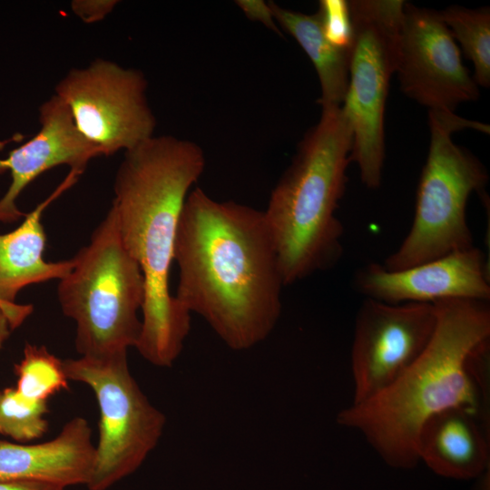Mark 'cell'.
Listing matches in <instances>:
<instances>
[{"label": "cell", "instance_id": "1", "mask_svg": "<svg viewBox=\"0 0 490 490\" xmlns=\"http://www.w3.org/2000/svg\"><path fill=\"white\" fill-rule=\"evenodd\" d=\"M174 296L201 316L230 349H250L273 331L285 286L264 212L189 192L175 240Z\"/></svg>", "mask_w": 490, "mask_h": 490}, {"label": "cell", "instance_id": "2", "mask_svg": "<svg viewBox=\"0 0 490 490\" xmlns=\"http://www.w3.org/2000/svg\"><path fill=\"white\" fill-rule=\"evenodd\" d=\"M204 167L203 151L195 142L153 135L124 152L115 175L111 207L145 281L135 348L161 368L173 365L191 329V313L170 292L169 275L181 213Z\"/></svg>", "mask_w": 490, "mask_h": 490}, {"label": "cell", "instance_id": "3", "mask_svg": "<svg viewBox=\"0 0 490 490\" xmlns=\"http://www.w3.org/2000/svg\"><path fill=\"white\" fill-rule=\"evenodd\" d=\"M434 306L436 328L416 359L386 388L337 416L394 468L419 463L420 432L438 413L465 407L488 416V364L476 354L490 338L488 302L454 299Z\"/></svg>", "mask_w": 490, "mask_h": 490}, {"label": "cell", "instance_id": "4", "mask_svg": "<svg viewBox=\"0 0 490 490\" xmlns=\"http://www.w3.org/2000/svg\"><path fill=\"white\" fill-rule=\"evenodd\" d=\"M352 131L341 106L322 108L273 189L264 216L285 286L334 267L344 227L336 211L351 162Z\"/></svg>", "mask_w": 490, "mask_h": 490}, {"label": "cell", "instance_id": "5", "mask_svg": "<svg viewBox=\"0 0 490 490\" xmlns=\"http://www.w3.org/2000/svg\"><path fill=\"white\" fill-rule=\"evenodd\" d=\"M73 260L57 295L63 313L75 323L76 351L89 358L128 353L142 330L145 281L122 242L112 207Z\"/></svg>", "mask_w": 490, "mask_h": 490}, {"label": "cell", "instance_id": "6", "mask_svg": "<svg viewBox=\"0 0 490 490\" xmlns=\"http://www.w3.org/2000/svg\"><path fill=\"white\" fill-rule=\"evenodd\" d=\"M428 124L430 144L412 225L400 246L382 264L390 271L475 246L466 219L467 201L473 192L484 191L489 177L481 162L456 144L452 135L467 128L489 133V126L441 110H429Z\"/></svg>", "mask_w": 490, "mask_h": 490}, {"label": "cell", "instance_id": "7", "mask_svg": "<svg viewBox=\"0 0 490 490\" xmlns=\"http://www.w3.org/2000/svg\"><path fill=\"white\" fill-rule=\"evenodd\" d=\"M348 2L353 39L349 79L341 109L352 131L351 162L369 189L381 184L385 161L384 113L396 73L402 0Z\"/></svg>", "mask_w": 490, "mask_h": 490}, {"label": "cell", "instance_id": "8", "mask_svg": "<svg viewBox=\"0 0 490 490\" xmlns=\"http://www.w3.org/2000/svg\"><path fill=\"white\" fill-rule=\"evenodd\" d=\"M127 354L63 360L69 381L88 386L99 407V438L89 490H107L134 473L158 445L166 424L132 377Z\"/></svg>", "mask_w": 490, "mask_h": 490}, {"label": "cell", "instance_id": "9", "mask_svg": "<svg viewBox=\"0 0 490 490\" xmlns=\"http://www.w3.org/2000/svg\"><path fill=\"white\" fill-rule=\"evenodd\" d=\"M147 80L138 69L97 58L71 69L56 84L79 132L110 156L153 136L156 119L147 101Z\"/></svg>", "mask_w": 490, "mask_h": 490}, {"label": "cell", "instance_id": "10", "mask_svg": "<svg viewBox=\"0 0 490 490\" xmlns=\"http://www.w3.org/2000/svg\"><path fill=\"white\" fill-rule=\"evenodd\" d=\"M436 324L434 304L365 299L356 315L351 348L352 404L389 386L423 352Z\"/></svg>", "mask_w": 490, "mask_h": 490}, {"label": "cell", "instance_id": "11", "mask_svg": "<svg viewBox=\"0 0 490 490\" xmlns=\"http://www.w3.org/2000/svg\"><path fill=\"white\" fill-rule=\"evenodd\" d=\"M396 73L402 92L429 110L454 112L479 90L438 11L405 2Z\"/></svg>", "mask_w": 490, "mask_h": 490}, {"label": "cell", "instance_id": "12", "mask_svg": "<svg viewBox=\"0 0 490 490\" xmlns=\"http://www.w3.org/2000/svg\"><path fill=\"white\" fill-rule=\"evenodd\" d=\"M353 284L366 299L388 304L490 299L486 257L475 246L400 270L371 262L355 273Z\"/></svg>", "mask_w": 490, "mask_h": 490}, {"label": "cell", "instance_id": "13", "mask_svg": "<svg viewBox=\"0 0 490 490\" xmlns=\"http://www.w3.org/2000/svg\"><path fill=\"white\" fill-rule=\"evenodd\" d=\"M40 129L32 139L0 160V173L9 171L12 181L0 199V221L15 222L25 214L17 207L22 191L39 175L59 166L83 173L100 151L77 130L65 103L55 94L39 107Z\"/></svg>", "mask_w": 490, "mask_h": 490}, {"label": "cell", "instance_id": "14", "mask_svg": "<svg viewBox=\"0 0 490 490\" xmlns=\"http://www.w3.org/2000/svg\"><path fill=\"white\" fill-rule=\"evenodd\" d=\"M80 175L70 171L47 199L24 215V221L16 229L0 234V309L13 330L21 326L34 310L31 304L16 303L19 291L31 284L61 279L74 265L73 258L55 262L44 260L46 234L42 217L49 204L74 185Z\"/></svg>", "mask_w": 490, "mask_h": 490}, {"label": "cell", "instance_id": "15", "mask_svg": "<svg viewBox=\"0 0 490 490\" xmlns=\"http://www.w3.org/2000/svg\"><path fill=\"white\" fill-rule=\"evenodd\" d=\"M94 456L92 429L85 418L75 416L46 442L0 439V481L34 482L64 489L86 485Z\"/></svg>", "mask_w": 490, "mask_h": 490}, {"label": "cell", "instance_id": "16", "mask_svg": "<svg viewBox=\"0 0 490 490\" xmlns=\"http://www.w3.org/2000/svg\"><path fill=\"white\" fill-rule=\"evenodd\" d=\"M419 462L452 479H475L489 469V416L456 407L431 417L418 438Z\"/></svg>", "mask_w": 490, "mask_h": 490}, {"label": "cell", "instance_id": "17", "mask_svg": "<svg viewBox=\"0 0 490 490\" xmlns=\"http://www.w3.org/2000/svg\"><path fill=\"white\" fill-rule=\"evenodd\" d=\"M274 20L291 34L312 62L320 83L322 108L341 106L348 91L350 49L332 44L316 14L306 15L269 2Z\"/></svg>", "mask_w": 490, "mask_h": 490}, {"label": "cell", "instance_id": "18", "mask_svg": "<svg viewBox=\"0 0 490 490\" xmlns=\"http://www.w3.org/2000/svg\"><path fill=\"white\" fill-rule=\"evenodd\" d=\"M441 20L457 40L465 55L473 63L474 81L477 85L490 84V10L469 9L452 5L438 11Z\"/></svg>", "mask_w": 490, "mask_h": 490}, {"label": "cell", "instance_id": "19", "mask_svg": "<svg viewBox=\"0 0 490 490\" xmlns=\"http://www.w3.org/2000/svg\"><path fill=\"white\" fill-rule=\"evenodd\" d=\"M15 389L32 400L48 401L50 397L69 387L63 360L44 346L27 343L23 358L15 366Z\"/></svg>", "mask_w": 490, "mask_h": 490}, {"label": "cell", "instance_id": "20", "mask_svg": "<svg viewBox=\"0 0 490 490\" xmlns=\"http://www.w3.org/2000/svg\"><path fill=\"white\" fill-rule=\"evenodd\" d=\"M47 401L21 395L15 387L0 389V434L18 443L42 437L48 430Z\"/></svg>", "mask_w": 490, "mask_h": 490}, {"label": "cell", "instance_id": "21", "mask_svg": "<svg viewBox=\"0 0 490 490\" xmlns=\"http://www.w3.org/2000/svg\"><path fill=\"white\" fill-rule=\"evenodd\" d=\"M317 15L326 38L338 47L350 49L353 32L348 2L321 0Z\"/></svg>", "mask_w": 490, "mask_h": 490}, {"label": "cell", "instance_id": "22", "mask_svg": "<svg viewBox=\"0 0 490 490\" xmlns=\"http://www.w3.org/2000/svg\"><path fill=\"white\" fill-rule=\"evenodd\" d=\"M117 4L116 0H74L71 8L82 21L92 24L105 18Z\"/></svg>", "mask_w": 490, "mask_h": 490}, {"label": "cell", "instance_id": "23", "mask_svg": "<svg viewBox=\"0 0 490 490\" xmlns=\"http://www.w3.org/2000/svg\"><path fill=\"white\" fill-rule=\"evenodd\" d=\"M236 3L250 19L259 21L276 33H279L269 3L259 0H240Z\"/></svg>", "mask_w": 490, "mask_h": 490}, {"label": "cell", "instance_id": "24", "mask_svg": "<svg viewBox=\"0 0 490 490\" xmlns=\"http://www.w3.org/2000/svg\"><path fill=\"white\" fill-rule=\"evenodd\" d=\"M0 490H64V488L34 482L0 481Z\"/></svg>", "mask_w": 490, "mask_h": 490}, {"label": "cell", "instance_id": "25", "mask_svg": "<svg viewBox=\"0 0 490 490\" xmlns=\"http://www.w3.org/2000/svg\"><path fill=\"white\" fill-rule=\"evenodd\" d=\"M12 330L6 316L0 309V351L8 339Z\"/></svg>", "mask_w": 490, "mask_h": 490}, {"label": "cell", "instance_id": "26", "mask_svg": "<svg viewBox=\"0 0 490 490\" xmlns=\"http://www.w3.org/2000/svg\"><path fill=\"white\" fill-rule=\"evenodd\" d=\"M489 469H487L475 478L476 485L475 490H489Z\"/></svg>", "mask_w": 490, "mask_h": 490}]
</instances>
